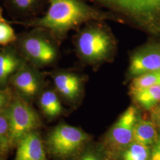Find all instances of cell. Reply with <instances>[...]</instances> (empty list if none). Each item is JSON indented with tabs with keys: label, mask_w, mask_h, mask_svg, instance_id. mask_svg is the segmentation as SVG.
Masks as SVG:
<instances>
[{
	"label": "cell",
	"mask_w": 160,
	"mask_h": 160,
	"mask_svg": "<svg viewBox=\"0 0 160 160\" xmlns=\"http://www.w3.org/2000/svg\"><path fill=\"white\" fill-rule=\"evenodd\" d=\"M48 1L49 6L46 13L32 21L31 25L48 30L59 36L89 22H124L113 13L93 7L81 0Z\"/></svg>",
	"instance_id": "1"
},
{
	"label": "cell",
	"mask_w": 160,
	"mask_h": 160,
	"mask_svg": "<svg viewBox=\"0 0 160 160\" xmlns=\"http://www.w3.org/2000/svg\"><path fill=\"white\" fill-rule=\"evenodd\" d=\"M147 31L160 36V0H89Z\"/></svg>",
	"instance_id": "2"
},
{
	"label": "cell",
	"mask_w": 160,
	"mask_h": 160,
	"mask_svg": "<svg viewBox=\"0 0 160 160\" xmlns=\"http://www.w3.org/2000/svg\"><path fill=\"white\" fill-rule=\"evenodd\" d=\"M114 46L113 36L98 25L83 29L76 39L77 53L88 63H100L109 59L114 52Z\"/></svg>",
	"instance_id": "3"
},
{
	"label": "cell",
	"mask_w": 160,
	"mask_h": 160,
	"mask_svg": "<svg viewBox=\"0 0 160 160\" xmlns=\"http://www.w3.org/2000/svg\"><path fill=\"white\" fill-rule=\"evenodd\" d=\"M89 140V136L80 128L61 124L49 134L46 144L53 156L67 159L77 154Z\"/></svg>",
	"instance_id": "4"
},
{
	"label": "cell",
	"mask_w": 160,
	"mask_h": 160,
	"mask_svg": "<svg viewBox=\"0 0 160 160\" xmlns=\"http://www.w3.org/2000/svg\"><path fill=\"white\" fill-rule=\"evenodd\" d=\"M8 130L6 146H12L38 126V116L28 103L17 98L6 110Z\"/></svg>",
	"instance_id": "5"
},
{
	"label": "cell",
	"mask_w": 160,
	"mask_h": 160,
	"mask_svg": "<svg viewBox=\"0 0 160 160\" xmlns=\"http://www.w3.org/2000/svg\"><path fill=\"white\" fill-rule=\"evenodd\" d=\"M140 118L137 109L131 106L112 127L104 139V147L110 154L117 156L133 141V131Z\"/></svg>",
	"instance_id": "6"
},
{
	"label": "cell",
	"mask_w": 160,
	"mask_h": 160,
	"mask_svg": "<svg viewBox=\"0 0 160 160\" xmlns=\"http://www.w3.org/2000/svg\"><path fill=\"white\" fill-rule=\"evenodd\" d=\"M21 48L24 56L39 66L52 63L57 56L55 47L49 40L38 34H30L24 38Z\"/></svg>",
	"instance_id": "7"
},
{
	"label": "cell",
	"mask_w": 160,
	"mask_h": 160,
	"mask_svg": "<svg viewBox=\"0 0 160 160\" xmlns=\"http://www.w3.org/2000/svg\"><path fill=\"white\" fill-rule=\"evenodd\" d=\"M160 70V46H143L134 52L130 58L128 76L134 78L139 75Z\"/></svg>",
	"instance_id": "8"
},
{
	"label": "cell",
	"mask_w": 160,
	"mask_h": 160,
	"mask_svg": "<svg viewBox=\"0 0 160 160\" xmlns=\"http://www.w3.org/2000/svg\"><path fill=\"white\" fill-rule=\"evenodd\" d=\"M12 84L23 96L34 97L40 87V78L33 69L23 64L11 77Z\"/></svg>",
	"instance_id": "9"
},
{
	"label": "cell",
	"mask_w": 160,
	"mask_h": 160,
	"mask_svg": "<svg viewBox=\"0 0 160 160\" xmlns=\"http://www.w3.org/2000/svg\"><path fill=\"white\" fill-rule=\"evenodd\" d=\"M14 160H47L38 133L31 132L18 142Z\"/></svg>",
	"instance_id": "10"
},
{
	"label": "cell",
	"mask_w": 160,
	"mask_h": 160,
	"mask_svg": "<svg viewBox=\"0 0 160 160\" xmlns=\"http://www.w3.org/2000/svg\"><path fill=\"white\" fill-rule=\"evenodd\" d=\"M53 81L58 91L67 99L74 100L80 96L82 88V80L78 75L61 72L55 74Z\"/></svg>",
	"instance_id": "11"
},
{
	"label": "cell",
	"mask_w": 160,
	"mask_h": 160,
	"mask_svg": "<svg viewBox=\"0 0 160 160\" xmlns=\"http://www.w3.org/2000/svg\"><path fill=\"white\" fill-rule=\"evenodd\" d=\"M159 129L152 120L141 118L138 120L133 131V141L152 147L158 137Z\"/></svg>",
	"instance_id": "12"
},
{
	"label": "cell",
	"mask_w": 160,
	"mask_h": 160,
	"mask_svg": "<svg viewBox=\"0 0 160 160\" xmlns=\"http://www.w3.org/2000/svg\"><path fill=\"white\" fill-rule=\"evenodd\" d=\"M133 100L147 110H152L160 103V84L130 90Z\"/></svg>",
	"instance_id": "13"
},
{
	"label": "cell",
	"mask_w": 160,
	"mask_h": 160,
	"mask_svg": "<svg viewBox=\"0 0 160 160\" xmlns=\"http://www.w3.org/2000/svg\"><path fill=\"white\" fill-rule=\"evenodd\" d=\"M21 59L12 52L0 51V86L6 84L9 78L23 66Z\"/></svg>",
	"instance_id": "14"
},
{
	"label": "cell",
	"mask_w": 160,
	"mask_h": 160,
	"mask_svg": "<svg viewBox=\"0 0 160 160\" xmlns=\"http://www.w3.org/2000/svg\"><path fill=\"white\" fill-rule=\"evenodd\" d=\"M40 108L47 116L55 118L61 114L62 106L57 95L52 91L44 92L40 97Z\"/></svg>",
	"instance_id": "15"
},
{
	"label": "cell",
	"mask_w": 160,
	"mask_h": 160,
	"mask_svg": "<svg viewBox=\"0 0 160 160\" xmlns=\"http://www.w3.org/2000/svg\"><path fill=\"white\" fill-rule=\"evenodd\" d=\"M151 147L133 141L119 155L121 160H150Z\"/></svg>",
	"instance_id": "16"
},
{
	"label": "cell",
	"mask_w": 160,
	"mask_h": 160,
	"mask_svg": "<svg viewBox=\"0 0 160 160\" xmlns=\"http://www.w3.org/2000/svg\"><path fill=\"white\" fill-rule=\"evenodd\" d=\"M160 84V70L150 72L137 77L132 80L131 89H141Z\"/></svg>",
	"instance_id": "17"
},
{
	"label": "cell",
	"mask_w": 160,
	"mask_h": 160,
	"mask_svg": "<svg viewBox=\"0 0 160 160\" xmlns=\"http://www.w3.org/2000/svg\"><path fill=\"white\" fill-rule=\"evenodd\" d=\"M12 8L21 13L28 14L36 12L43 0H7Z\"/></svg>",
	"instance_id": "18"
},
{
	"label": "cell",
	"mask_w": 160,
	"mask_h": 160,
	"mask_svg": "<svg viewBox=\"0 0 160 160\" xmlns=\"http://www.w3.org/2000/svg\"><path fill=\"white\" fill-rule=\"evenodd\" d=\"M16 39L14 29L6 21L0 22V45H6Z\"/></svg>",
	"instance_id": "19"
},
{
	"label": "cell",
	"mask_w": 160,
	"mask_h": 160,
	"mask_svg": "<svg viewBox=\"0 0 160 160\" xmlns=\"http://www.w3.org/2000/svg\"><path fill=\"white\" fill-rule=\"evenodd\" d=\"M8 130V122L6 113L0 114V142L7 143V134Z\"/></svg>",
	"instance_id": "20"
},
{
	"label": "cell",
	"mask_w": 160,
	"mask_h": 160,
	"mask_svg": "<svg viewBox=\"0 0 160 160\" xmlns=\"http://www.w3.org/2000/svg\"><path fill=\"white\" fill-rule=\"evenodd\" d=\"M150 160H160V129L156 142L151 147Z\"/></svg>",
	"instance_id": "21"
},
{
	"label": "cell",
	"mask_w": 160,
	"mask_h": 160,
	"mask_svg": "<svg viewBox=\"0 0 160 160\" xmlns=\"http://www.w3.org/2000/svg\"><path fill=\"white\" fill-rule=\"evenodd\" d=\"M78 160H103L101 155L96 151H89L81 156Z\"/></svg>",
	"instance_id": "22"
},
{
	"label": "cell",
	"mask_w": 160,
	"mask_h": 160,
	"mask_svg": "<svg viewBox=\"0 0 160 160\" xmlns=\"http://www.w3.org/2000/svg\"><path fill=\"white\" fill-rule=\"evenodd\" d=\"M151 120L154 122L158 129H160V111L151 110Z\"/></svg>",
	"instance_id": "23"
},
{
	"label": "cell",
	"mask_w": 160,
	"mask_h": 160,
	"mask_svg": "<svg viewBox=\"0 0 160 160\" xmlns=\"http://www.w3.org/2000/svg\"><path fill=\"white\" fill-rule=\"evenodd\" d=\"M8 99V97L6 92L0 90V112L7 103Z\"/></svg>",
	"instance_id": "24"
},
{
	"label": "cell",
	"mask_w": 160,
	"mask_h": 160,
	"mask_svg": "<svg viewBox=\"0 0 160 160\" xmlns=\"http://www.w3.org/2000/svg\"><path fill=\"white\" fill-rule=\"evenodd\" d=\"M6 21L5 19L3 18V16H2V10L0 7V22Z\"/></svg>",
	"instance_id": "25"
},
{
	"label": "cell",
	"mask_w": 160,
	"mask_h": 160,
	"mask_svg": "<svg viewBox=\"0 0 160 160\" xmlns=\"http://www.w3.org/2000/svg\"><path fill=\"white\" fill-rule=\"evenodd\" d=\"M152 110H155L160 111V103L154 109H153Z\"/></svg>",
	"instance_id": "26"
},
{
	"label": "cell",
	"mask_w": 160,
	"mask_h": 160,
	"mask_svg": "<svg viewBox=\"0 0 160 160\" xmlns=\"http://www.w3.org/2000/svg\"><path fill=\"white\" fill-rule=\"evenodd\" d=\"M109 160V159H106V160Z\"/></svg>",
	"instance_id": "27"
},
{
	"label": "cell",
	"mask_w": 160,
	"mask_h": 160,
	"mask_svg": "<svg viewBox=\"0 0 160 160\" xmlns=\"http://www.w3.org/2000/svg\"></svg>",
	"instance_id": "28"
}]
</instances>
